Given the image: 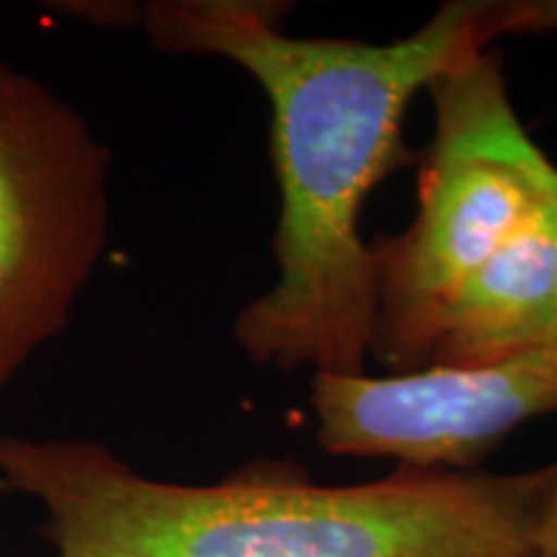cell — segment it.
Returning <instances> with one entry per match:
<instances>
[{
    "label": "cell",
    "instance_id": "3",
    "mask_svg": "<svg viewBox=\"0 0 557 557\" xmlns=\"http://www.w3.org/2000/svg\"><path fill=\"white\" fill-rule=\"evenodd\" d=\"M109 165L78 111L0 62V389L65 331L107 248Z\"/></svg>",
    "mask_w": 557,
    "mask_h": 557
},
{
    "label": "cell",
    "instance_id": "11",
    "mask_svg": "<svg viewBox=\"0 0 557 557\" xmlns=\"http://www.w3.org/2000/svg\"><path fill=\"white\" fill-rule=\"evenodd\" d=\"M540 557H557V555H540Z\"/></svg>",
    "mask_w": 557,
    "mask_h": 557
},
{
    "label": "cell",
    "instance_id": "7",
    "mask_svg": "<svg viewBox=\"0 0 557 557\" xmlns=\"http://www.w3.org/2000/svg\"><path fill=\"white\" fill-rule=\"evenodd\" d=\"M429 94L438 120L455 124L527 181L557 238V165L521 127L496 54L475 52L431 83Z\"/></svg>",
    "mask_w": 557,
    "mask_h": 557
},
{
    "label": "cell",
    "instance_id": "4",
    "mask_svg": "<svg viewBox=\"0 0 557 557\" xmlns=\"http://www.w3.org/2000/svg\"><path fill=\"white\" fill-rule=\"evenodd\" d=\"M534 212L537 199L511 165L436 116L416 218L372 246V357L393 374L426 369L451 297Z\"/></svg>",
    "mask_w": 557,
    "mask_h": 557
},
{
    "label": "cell",
    "instance_id": "6",
    "mask_svg": "<svg viewBox=\"0 0 557 557\" xmlns=\"http://www.w3.org/2000/svg\"><path fill=\"white\" fill-rule=\"evenodd\" d=\"M557 341V238L537 212L459 287L429 367H483Z\"/></svg>",
    "mask_w": 557,
    "mask_h": 557
},
{
    "label": "cell",
    "instance_id": "2",
    "mask_svg": "<svg viewBox=\"0 0 557 557\" xmlns=\"http://www.w3.org/2000/svg\"><path fill=\"white\" fill-rule=\"evenodd\" d=\"M0 480L47 508L39 532L58 557H540L557 462L400 468L359 485L246 468L184 485L139 475L99 442L0 434Z\"/></svg>",
    "mask_w": 557,
    "mask_h": 557
},
{
    "label": "cell",
    "instance_id": "5",
    "mask_svg": "<svg viewBox=\"0 0 557 557\" xmlns=\"http://www.w3.org/2000/svg\"><path fill=\"white\" fill-rule=\"evenodd\" d=\"M310 403L318 442L331 455L465 472L521 423L557 410V341L483 367L312 374Z\"/></svg>",
    "mask_w": 557,
    "mask_h": 557
},
{
    "label": "cell",
    "instance_id": "1",
    "mask_svg": "<svg viewBox=\"0 0 557 557\" xmlns=\"http://www.w3.org/2000/svg\"><path fill=\"white\" fill-rule=\"evenodd\" d=\"M284 16L287 5L261 0H156L139 11L160 52L235 62L271 103L278 278L240 310L235 341L261 367L357 377L377 320L364 201L410 160L403 122L418 90L500 37L496 3H447L389 45L289 37Z\"/></svg>",
    "mask_w": 557,
    "mask_h": 557
},
{
    "label": "cell",
    "instance_id": "8",
    "mask_svg": "<svg viewBox=\"0 0 557 557\" xmlns=\"http://www.w3.org/2000/svg\"><path fill=\"white\" fill-rule=\"evenodd\" d=\"M498 34L557 32V0H511L496 3Z\"/></svg>",
    "mask_w": 557,
    "mask_h": 557
},
{
    "label": "cell",
    "instance_id": "9",
    "mask_svg": "<svg viewBox=\"0 0 557 557\" xmlns=\"http://www.w3.org/2000/svg\"><path fill=\"white\" fill-rule=\"evenodd\" d=\"M537 547L540 555H557V483L545 506V517H542L537 532Z\"/></svg>",
    "mask_w": 557,
    "mask_h": 557
},
{
    "label": "cell",
    "instance_id": "10",
    "mask_svg": "<svg viewBox=\"0 0 557 557\" xmlns=\"http://www.w3.org/2000/svg\"><path fill=\"white\" fill-rule=\"evenodd\" d=\"M0 491H9V487H5V483H3V480H0Z\"/></svg>",
    "mask_w": 557,
    "mask_h": 557
}]
</instances>
